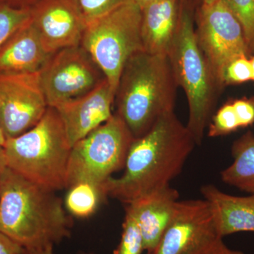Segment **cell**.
Here are the masks:
<instances>
[{"mask_svg":"<svg viewBox=\"0 0 254 254\" xmlns=\"http://www.w3.org/2000/svg\"><path fill=\"white\" fill-rule=\"evenodd\" d=\"M31 19V8L0 3V49Z\"/></svg>","mask_w":254,"mask_h":254,"instance_id":"obj_20","label":"cell"},{"mask_svg":"<svg viewBox=\"0 0 254 254\" xmlns=\"http://www.w3.org/2000/svg\"><path fill=\"white\" fill-rule=\"evenodd\" d=\"M64 204L73 216L86 218L96 211L102 201L107 198L103 185L90 182H79L68 187Z\"/></svg>","mask_w":254,"mask_h":254,"instance_id":"obj_19","label":"cell"},{"mask_svg":"<svg viewBox=\"0 0 254 254\" xmlns=\"http://www.w3.org/2000/svg\"><path fill=\"white\" fill-rule=\"evenodd\" d=\"M7 168L55 190L66 188L71 146L58 112L49 107L36 125L4 146Z\"/></svg>","mask_w":254,"mask_h":254,"instance_id":"obj_4","label":"cell"},{"mask_svg":"<svg viewBox=\"0 0 254 254\" xmlns=\"http://www.w3.org/2000/svg\"><path fill=\"white\" fill-rule=\"evenodd\" d=\"M5 2V0H0V3Z\"/></svg>","mask_w":254,"mask_h":254,"instance_id":"obj_36","label":"cell"},{"mask_svg":"<svg viewBox=\"0 0 254 254\" xmlns=\"http://www.w3.org/2000/svg\"><path fill=\"white\" fill-rule=\"evenodd\" d=\"M241 128L254 124V98H242L232 102Z\"/></svg>","mask_w":254,"mask_h":254,"instance_id":"obj_26","label":"cell"},{"mask_svg":"<svg viewBox=\"0 0 254 254\" xmlns=\"http://www.w3.org/2000/svg\"><path fill=\"white\" fill-rule=\"evenodd\" d=\"M5 141H6V138H5L4 132L1 126V122H0V146H4Z\"/></svg>","mask_w":254,"mask_h":254,"instance_id":"obj_33","label":"cell"},{"mask_svg":"<svg viewBox=\"0 0 254 254\" xmlns=\"http://www.w3.org/2000/svg\"><path fill=\"white\" fill-rule=\"evenodd\" d=\"M38 0H5V2L18 7L31 8Z\"/></svg>","mask_w":254,"mask_h":254,"instance_id":"obj_29","label":"cell"},{"mask_svg":"<svg viewBox=\"0 0 254 254\" xmlns=\"http://www.w3.org/2000/svg\"><path fill=\"white\" fill-rule=\"evenodd\" d=\"M6 168H7V165H6L4 148L3 146H0V175L6 170Z\"/></svg>","mask_w":254,"mask_h":254,"instance_id":"obj_31","label":"cell"},{"mask_svg":"<svg viewBox=\"0 0 254 254\" xmlns=\"http://www.w3.org/2000/svg\"><path fill=\"white\" fill-rule=\"evenodd\" d=\"M251 62H252V68H253V81H254V52L251 58Z\"/></svg>","mask_w":254,"mask_h":254,"instance_id":"obj_34","label":"cell"},{"mask_svg":"<svg viewBox=\"0 0 254 254\" xmlns=\"http://www.w3.org/2000/svg\"><path fill=\"white\" fill-rule=\"evenodd\" d=\"M131 1H133L135 4L138 5L141 9H143L145 6L157 0H131Z\"/></svg>","mask_w":254,"mask_h":254,"instance_id":"obj_32","label":"cell"},{"mask_svg":"<svg viewBox=\"0 0 254 254\" xmlns=\"http://www.w3.org/2000/svg\"><path fill=\"white\" fill-rule=\"evenodd\" d=\"M168 58L177 85L182 87L188 101L190 113L186 126L196 145H200L222 87L200 49L193 18L187 7L180 9L176 36Z\"/></svg>","mask_w":254,"mask_h":254,"instance_id":"obj_5","label":"cell"},{"mask_svg":"<svg viewBox=\"0 0 254 254\" xmlns=\"http://www.w3.org/2000/svg\"><path fill=\"white\" fill-rule=\"evenodd\" d=\"M238 20L248 48L250 56L254 52V0H223Z\"/></svg>","mask_w":254,"mask_h":254,"instance_id":"obj_21","label":"cell"},{"mask_svg":"<svg viewBox=\"0 0 254 254\" xmlns=\"http://www.w3.org/2000/svg\"><path fill=\"white\" fill-rule=\"evenodd\" d=\"M233 161L220 173L222 181L254 195V133L248 131L234 142Z\"/></svg>","mask_w":254,"mask_h":254,"instance_id":"obj_18","label":"cell"},{"mask_svg":"<svg viewBox=\"0 0 254 254\" xmlns=\"http://www.w3.org/2000/svg\"><path fill=\"white\" fill-rule=\"evenodd\" d=\"M142 11L129 0L87 24L81 46L89 53L116 93L128 60L143 51Z\"/></svg>","mask_w":254,"mask_h":254,"instance_id":"obj_6","label":"cell"},{"mask_svg":"<svg viewBox=\"0 0 254 254\" xmlns=\"http://www.w3.org/2000/svg\"><path fill=\"white\" fill-rule=\"evenodd\" d=\"M196 143L175 111L159 119L139 138H134L122 176L103 184L108 196L127 203L153 190L170 186L181 173Z\"/></svg>","mask_w":254,"mask_h":254,"instance_id":"obj_1","label":"cell"},{"mask_svg":"<svg viewBox=\"0 0 254 254\" xmlns=\"http://www.w3.org/2000/svg\"><path fill=\"white\" fill-rule=\"evenodd\" d=\"M200 193L208 203L219 237L254 232V195H230L212 185H203Z\"/></svg>","mask_w":254,"mask_h":254,"instance_id":"obj_15","label":"cell"},{"mask_svg":"<svg viewBox=\"0 0 254 254\" xmlns=\"http://www.w3.org/2000/svg\"><path fill=\"white\" fill-rule=\"evenodd\" d=\"M40 75L47 103L53 108L84 96L106 79L81 45L55 53Z\"/></svg>","mask_w":254,"mask_h":254,"instance_id":"obj_8","label":"cell"},{"mask_svg":"<svg viewBox=\"0 0 254 254\" xmlns=\"http://www.w3.org/2000/svg\"><path fill=\"white\" fill-rule=\"evenodd\" d=\"M192 254H245L241 251L232 250L224 242L223 238L217 237Z\"/></svg>","mask_w":254,"mask_h":254,"instance_id":"obj_27","label":"cell"},{"mask_svg":"<svg viewBox=\"0 0 254 254\" xmlns=\"http://www.w3.org/2000/svg\"><path fill=\"white\" fill-rule=\"evenodd\" d=\"M21 246L0 232V254H24Z\"/></svg>","mask_w":254,"mask_h":254,"instance_id":"obj_28","label":"cell"},{"mask_svg":"<svg viewBox=\"0 0 254 254\" xmlns=\"http://www.w3.org/2000/svg\"><path fill=\"white\" fill-rule=\"evenodd\" d=\"M253 80V68L251 58L241 56L232 60L224 68L221 76L222 86L240 84Z\"/></svg>","mask_w":254,"mask_h":254,"instance_id":"obj_24","label":"cell"},{"mask_svg":"<svg viewBox=\"0 0 254 254\" xmlns=\"http://www.w3.org/2000/svg\"><path fill=\"white\" fill-rule=\"evenodd\" d=\"M115 93L105 79L84 96L55 108L63 122L71 148L113 117Z\"/></svg>","mask_w":254,"mask_h":254,"instance_id":"obj_13","label":"cell"},{"mask_svg":"<svg viewBox=\"0 0 254 254\" xmlns=\"http://www.w3.org/2000/svg\"><path fill=\"white\" fill-rule=\"evenodd\" d=\"M24 254H54L53 246H48L41 249L25 250Z\"/></svg>","mask_w":254,"mask_h":254,"instance_id":"obj_30","label":"cell"},{"mask_svg":"<svg viewBox=\"0 0 254 254\" xmlns=\"http://www.w3.org/2000/svg\"><path fill=\"white\" fill-rule=\"evenodd\" d=\"M134 140L126 124L116 113L71 148L66 188L79 182L103 185L125 168Z\"/></svg>","mask_w":254,"mask_h":254,"instance_id":"obj_7","label":"cell"},{"mask_svg":"<svg viewBox=\"0 0 254 254\" xmlns=\"http://www.w3.org/2000/svg\"><path fill=\"white\" fill-rule=\"evenodd\" d=\"M87 24L111 12L129 0H74Z\"/></svg>","mask_w":254,"mask_h":254,"instance_id":"obj_25","label":"cell"},{"mask_svg":"<svg viewBox=\"0 0 254 254\" xmlns=\"http://www.w3.org/2000/svg\"><path fill=\"white\" fill-rule=\"evenodd\" d=\"M143 251V237L138 224L126 210L121 239L115 254H142Z\"/></svg>","mask_w":254,"mask_h":254,"instance_id":"obj_22","label":"cell"},{"mask_svg":"<svg viewBox=\"0 0 254 254\" xmlns=\"http://www.w3.org/2000/svg\"><path fill=\"white\" fill-rule=\"evenodd\" d=\"M179 193L171 186L153 190L127 203L126 210L138 224L144 251L156 246L173 218Z\"/></svg>","mask_w":254,"mask_h":254,"instance_id":"obj_14","label":"cell"},{"mask_svg":"<svg viewBox=\"0 0 254 254\" xmlns=\"http://www.w3.org/2000/svg\"><path fill=\"white\" fill-rule=\"evenodd\" d=\"M71 222L55 190L6 168L0 175V232L24 250L59 243Z\"/></svg>","mask_w":254,"mask_h":254,"instance_id":"obj_2","label":"cell"},{"mask_svg":"<svg viewBox=\"0 0 254 254\" xmlns=\"http://www.w3.org/2000/svg\"><path fill=\"white\" fill-rule=\"evenodd\" d=\"M208 136H225L241 128L232 102L222 105L213 114L208 125Z\"/></svg>","mask_w":254,"mask_h":254,"instance_id":"obj_23","label":"cell"},{"mask_svg":"<svg viewBox=\"0 0 254 254\" xmlns=\"http://www.w3.org/2000/svg\"><path fill=\"white\" fill-rule=\"evenodd\" d=\"M195 34L200 49L223 87L222 73L227 64L239 57H250L242 26L223 0H218L202 4Z\"/></svg>","mask_w":254,"mask_h":254,"instance_id":"obj_9","label":"cell"},{"mask_svg":"<svg viewBox=\"0 0 254 254\" xmlns=\"http://www.w3.org/2000/svg\"><path fill=\"white\" fill-rule=\"evenodd\" d=\"M217 237L204 199L179 200L158 244L147 254H192Z\"/></svg>","mask_w":254,"mask_h":254,"instance_id":"obj_11","label":"cell"},{"mask_svg":"<svg viewBox=\"0 0 254 254\" xmlns=\"http://www.w3.org/2000/svg\"><path fill=\"white\" fill-rule=\"evenodd\" d=\"M216 1H218V0H203V4H211V3L215 2Z\"/></svg>","mask_w":254,"mask_h":254,"instance_id":"obj_35","label":"cell"},{"mask_svg":"<svg viewBox=\"0 0 254 254\" xmlns=\"http://www.w3.org/2000/svg\"><path fill=\"white\" fill-rule=\"evenodd\" d=\"M180 9L179 0H157L141 9L143 51L168 56L176 36Z\"/></svg>","mask_w":254,"mask_h":254,"instance_id":"obj_16","label":"cell"},{"mask_svg":"<svg viewBox=\"0 0 254 254\" xmlns=\"http://www.w3.org/2000/svg\"><path fill=\"white\" fill-rule=\"evenodd\" d=\"M177 87L168 56L138 52L127 61L120 76L115 113L134 138H139L163 115L175 111Z\"/></svg>","mask_w":254,"mask_h":254,"instance_id":"obj_3","label":"cell"},{"mask_svg":"<svg viewBox=\"0 0 254 254\" xmlns=\"http://www.w3.org/2000/svg\"><path fill=\"white\" fill-rule=\"evenodd\" d=\"M53 55L30 21L0 49V74L40 72Z\"/></svg>","mask_w":254,"mask_h":254,"instance_id":"obj_17","label":"cell"},{"mask_svg":"<svg viewBox=\"0 0 254 254\" xmlns=\"http://www.w3.org/2000/svg\"><path fill=\"white\" fill-rule=\"evenodd\" d=\"M31 9L32 24L50 54L81 45L87 23L74 0H38Z\"/></svg>","mask_w":254,"mask_h":254,"instance_id":"obj_12","label":"cell"},{"mask_svg":"<svg viewBox=\"0 0 254 254\" xmlns=\"http://www.w3.org/2000/svg\"><path fill=\"white\" fill-rule=\"evenodd\" d=\"M48 108L40 72L0 74V122L6 140L33 128Z\"/></svg>","mask_w":254,"mask_h":254,"instance_id":"obj_10","label":"cell"}]
</instances>
